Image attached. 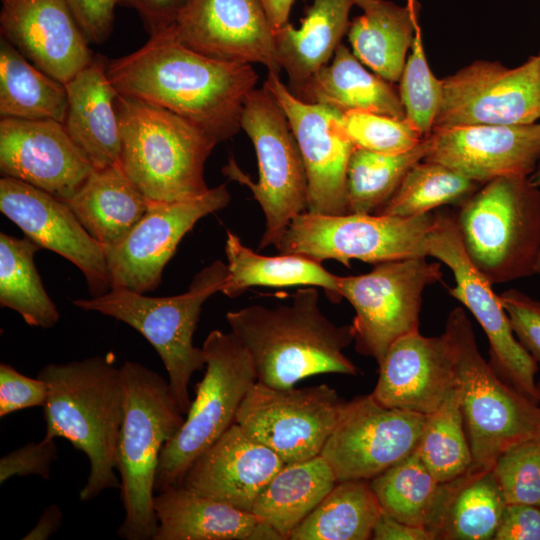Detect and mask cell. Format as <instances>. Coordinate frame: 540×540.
I'll return each instance as SVG.
<instances>
[{
	"mask_svg": "<svg viewBox=\"0 0 540 540\" xmlns=\"http://www.w3.org/2000/svg\"><path fill=\"white\" fill-rule=\"evenodd\" d=\"M107 75L120 95L165 108L217 143L241 129L245 101L258 80L251 64L218 61L188 48L173 26L107 63Z\"/></svg>",
	"mask_w": 540,
	"mask_h": 540,
	"instance_id": "1",
	"label": "cell"
},
{
	"mask_svg": "<svg viewBox=\"0 0 540 540\" xmlns=\"http://www.w3.org/2000/svg\"><path fill=\"white\" fill-rule=\"evenodd\" d=\"M226 320L248 350L257 381L264 385L287 389L318 374L358 373L343 353L354 341L352 327L338 326L322 313L316 287L298 289L289 304L229 311Z\"/></svg>",
	"mask_w": 540,
	"mask_h": 540,
	"instance_id": "2",
	"label": "cell"
},
{
	"mask_svg": "<svg viewBox=\"0 0 540 540\" xmlns=\"http://www.w3.org/2000/svg\"><path fill=\"white\" fill-rule=\"evenodd\" d=\"M37 377L48 385L42 407L45 436L68 440L89 460L90 471L80 500L90 501L107 489L120 488L115 455L125 394L114 355L50 363Z\"/></svg>",
	"mask_w": 540,
	"mask_h": 540,
	"instance_id": "3",
	"label": "cell"
},
{
	"mask_svg": "<svg viewBox=\"0 0 540 540\" xmlns=\"http://www.w3.org/2000/svg\"><path fill=\"white\" fill-rule=\"evenodd\" d=\"M120 369L125 398L115 468L120 475L124 519L117 534L125 540H153L160 454L181 429L185 415L169 381L159 373L132 361H125Z\"/></svg>",
	"mask_w": 540,
	"mask_h": 540,
	"instance_id": "4",
	"label": "cell"
},
{
	"mask_svg": "<svg viewBox=\"0 0 540 540\" xmlns=\"http://www.w3.org/2000/svg\"><path fill=\"white\" fill-rule=\"evenodd\" d=\"M122 169L150 201L173 202L204 195L205 163L217 142L181 116L118 95Z\"/></svg>",
	"mask_w": 540,
	"mask_h": 540,
	"instance_id": "5",
	"label": "cell"
},
{
	"mask_svg": "<svg viewBox=\"0 0 540 540\" xmlns=\"http://www.w3.org/2000/svg\"><path fill=\"white\" fill-rule=\"evenodd\" d=\"M226 276L227 264L217 260L199 271L189 289L176 296L149 297L116 286L105 294L74 300L73 304L120 320L142 334L159 354L173 396L186 416L192 403L191 377L206 365L203 349L193 345V335L202 305L221 292Z\"/></svg>",
	"mask_w": 540,
	"mask_h": 540,
	"instance_id": "6",
	"label": "cell"
},
{
	"mask_svg": "<svg viewBox=\"0 0 540 540\" xmlns=\"http://www.w3.org/2000/svg\"><path fill=\"white\" fill-rule=\"evenodd\" d=\"M455 214L468 257L491 284L536 274L540 188L529 177L492 179L462 202Z\"/></svg>",
	"mask_w": 540,
	"mask_h": 540,
	"instance_id": "7",
	"label": "cell"
},
{
	"mask_svg": "<svg viewBox=\"0 0 540 540\" xmlns=\"http://www.w3.org/2000/svg\"><path fill=\"white\" fill-rule=\"evenodd\" d=\"M444 332L454 351L473 464L491 470L510 445L540 436V405L506 383L486 362L463 308L456 307L449 313Z\"/></svg>",
	"mask_w": 540,
	"mask_h": 540,
	"instance_id": "8",
	"label": "cell"
},
{
	"mask_svg": "<svg viewBox=\"0 0 540 540\" xmlns=\"http://www.w3.org/2000/svg\"><path fill=\"white\" fill-rule=\"evenodd\" d=\"M202 349L205 373L181 429L161 451L156 493L181 483L194 460L235 423L243 399L257 382L253 360L232 331H211Z\"/></svg>",
	"mask_w": 540,
	"mask_h": 540,
	"instance_id": "9",
	"label": "cell"
},
{
	"mask_svg": "<svg viewBox=\"0 0 540 540\" xmlns=\"http://www.w3.org/2000/svg\"><path fill=\"white\" fill-rule=\"evenodd\" d=\"M241 129L251 139L259 178L252 182L233 159L224 174L247 186L265 215V231L258 251L276 246L289 223L307 208V177L302 155L289 121L274 95L264 85L248 95Z\"/></svg>",
	"mask_w": 540,
	"mask_h": 540,
	"instance_id": "10",
	"label": "cell"
},
{
	"mask_svg": "<svg viewBox=\"0 0 540 540\" xmlns=\"http://www.w3.org/2000/svg\"><path fill=\"white\" fill-rule=\"evenodd\" d=\"M434 212L398 217L379 214L321 215L302 212L275 246L317 262L333 259L350 267L353 259L377 264L428 257L426 239Z\"/></svg>",
	"mask_w": 540,
	"mask_h": 540,
	"instance_id": "11",
	"label": "cell"
},
{
	"mask_svg": "<svg viewBox=\"0 0 540 540\" xmlns=\"http://www.w3.org/2000/svg\"><path fill=\"white\" fill-rule=\"evenodd\" d=\"M427 257L375 264L361 275L338 276V292L355 310L351 324L358 353L379 364L400 337L417 331L426 287L442 278L441 262Z\"/></svg>",
	"mask_w": 540,
	"mask_h": 540,
	"instance_id": "12",
	"label": "cell"
},
{
	"mask_svg": "<svg viewBox=\"0 0 540 540\" xmlns=\"http://www.w3.org/2000/svg\"><path fill=\"white\" fill-rule=\"evenodd\" d=\"M426 247L428 257L448 266L453 274L454 286L447 288L449 295L471 312L485 332L492 368L519 393L540 404L535 381L538 364L515 337L492 284L468 257L454 212H434Z\"/></svg>",
	"mask_w": 540,
	"mask_h": 540,
	"instance_id": "13",
	"label": "cell"
},
{
	"mask_svg": "<svg viewBox=\"0 0 540 540\" xmlns=\"http://www.w3.org/2000/svg\"><path fill=\"white\" fill-rule=\"evenodd\" d=\"M346 401L327 384L278 389L256 382L235 423L287 463L321 454Z\"/></svg>",
	"mask_w": 540,
	"mask_h": 540,
	"instance_id": "14",
	"label": "cell"
},
{
	"mask_svg": "<svg viewBox=\"0 0 540 540\" xmlns=\"http://www.w3.org/2000/svg\"><path fill=\"white\" fill-rule=\"evenodd\" d=\"M442 82V101L433 129L525 125L540 120L538 55L515 68L499 62L475 61Z\"/></svg>",
	"mask_w": 540,
	"mask_h": 540,
	"instance_id": "15",
	"label": "cell"
},
{
	"mask_svg": "<svg viewBox=\"0 0 540 540\" xmlns=\"http://www.w3.org/2000/svg\"><path fill=\"white\" fill-rule=\"evenodd\" d=\"M426 415L384 406L369 394L345 403L321 456L338 482L371 480L413 453Z\"/></svg>",
	"mask_w": 540,
	"mask_h": 540,
	"instance_id": "16",
	"label": "cell"
},
{
	"mask_svg": "<svg viewBox=\"0 0 540 540\" xmlns=\"http://www.w3.org/2000/svg\"><path fill=\"white\" fill-rule=\"evenodd\" d=\"M225 184L182 201H150L143 217L119 243L104 247L112 287L155 290L184 235L203 217L228 205Z\"/></svg>",
	"mask_w": 540,
	"mask_h": 540,
	"instance_id": "17",
	"label": "cell"
},
{
	"mask_svg": "<svg viewBox=\"0 0 540 540\" xmlns=\"http://www.w3.org/2000/svg\"><path fill=\"white\" fill-rule=\"evenodd\" d=\"M264 86L281 105L298 143L307 177V212L347 214V167L354 149L340 127L341 112L296 97L268 73Z\"/></svg>",
	"mask_w": 540,
	"mask_h": 540,
	"instance_id": "18",
	"label": "cell"
},
{
	"mask_svg": "<svg viewBox=\"0 0 540 540\" xmlns=\"http://www.w3.org/2000/svg\"><path fill=\"white\" fill-rule=\"evenodd\" d=\"M173 28L182 44L209 58L258 63L278 75L282 69L262 0H189Z\"/></svg>",
	"mask_w": 540,
	"mask_h": 540,
	"instance_id": "19",
	"label": "cell"
},
{
	"mask_svg": "<svg viewBox=\"0 0 540 540\" xmlns=\"http://www.w3.org/2000/svg\"><path fill=\"white\" fill-rule=\"evenodd\" d=\"M0 211L40 248L51 250L78 267L94 296L111 289L103 246L64 201L21 180L3 176Z\"/></svg>",
	"mask_w": 540,
	"mask_h": 540,
	"instance_id": "20",
	"label": "cell"
},
{
	"mask_svg": "<svg viewBox=\"0 0 540 540\" xmlns=\"http://www.w3.org/2000/svg\"><path fill=\"white\" fill-rule=\"evenodd\" d=\"M95 167L71 139L63 123L1 118L0 170L66 201Z\"/></svg>",
	"mask_w": 540,
	"mask_h": 540,
	"instance_id": "21",
	"label": "cell"
},
{
	"mask_svg": "<svg viewBox=\"0 0 540 540\" xmlns=\"http://www.w3.org/2000/svg\"><path fill=\"white\" fill-rule=\"evenodd\" d=\"M425 161L484 184L502 176L529 177L540 162V122L433 129Z\"/></svg>",
	"mask_w": 540,
	"mask_h": 540,
	"instance_id": "22",
	"label": "cell"
},
{
	"mask_svg": "<svg viewBox=\"0 0 540 540\" xmlns=\"http://www.w3.org/2000/svg\"><path fill=\"white\" fill-rule=\"evenodd\" d=\"M378 365L371 395L387 407L429 415L458 386L454 351L445 332L436 337L419 330L408 333L389 347Z\"/></svg>",
	"mask_w": 540,
	"mask_h": 540,
	"instance_id": "23",
	"label": "cell"
},
{
	"mask_svg": "<svg viewBox=\"0 0 540 540\" xmlns=\"http://www.w3.org/2000/svg\"><path fill=\"white\" fill-rule=\"evenodd\" d=\"M1 37L37 68L67 84L93 55L65 0H1Z\"/></svg>",
	"mask_w": 540,
	"mask_h": 540,
	"instance_id": "24",
	"label": "cell"
},
{
	"mask_svg": "<svg viewBox=\"0 0 540 540\" xmlns=\"http://www.w3.org/2000/svg\"><path fill=\"white\" fill-rule=\"evenodd\" d=\"M285 462L237 423L191 464L179 485L245 512Z\"/></svg>",
	"mask_w": 540,
	"mask_h": 540,
	"instance_id": "25",
	"label": "cell"
},
{
	"mask_svg": "<svg viewBox=\"0 0 540 540\" xmlns=\"http://www.w3.org/2000/svg\"><path fill=\"white\" fill-rule=\"evenodd\" d=\"M153 540H282L251 512L201 496L183 485L154 497Z\"/></svg>",
	"mask_w": 540,
	"mask_h": 540,
	"instance_id": "26",
	"label": "cell"
},
{
	"mask_svg": "<svg viewBox=\"0 0 540 540\" xmlns=\"http://www.w3.org/2000/svg\"><path fill=\"white\" fill-rule=\"evenodd\" d=\"M67 111L63 122L71 139L95 169L120 162L121 136L116 99L119 95L107 75V62L95 57L67 84Z\"/></svg>",
	"mask_w": 540,
	"mask_h": 540,
	"instance_id": "27",
	"label": "cell"
},
{
	"mask_svg": "<svg viewBox=\"0 0 540 540\" xmlns=\"http://www.w3.org/2000/svg\"><path fill=\"white\" fill-rule=\"evenodd\" d=\"M352 5L353 0H312L298 28L288 23L274 32L277 59L295 96L334 55L347 33Z\"/></svg>",
	"mask_w": 540,
	"mask_h": 540,
	"instance_id": "28",
	"label": "cell"
},
{
	"mask_svg": "<svg viewBox=\"0 0 540 540\" xmlns=\"http://www.w3.org/2000/svg\"><path fill=\"white\" fill-rule=\"evenodd\" d=\"M65 203L104 248L125 238L147 211L150 200L118 163L94 169Z\"/></svg>",
	"mask_w": 540,
	"mask_h": 540,
	"instance_id": "29",
	"label": "cell"
},
{
	"mask_svg": "<svg viewBox=\"0 0 540 540\" xmlns=\"http://www.w3.org/2000/svg\"><path fill=\"white\" fill-rule=\"evenodd\" d=\"M296 97L341 113L365 110L405 118L399 91L391 82L367 71L342 43L335 50L332 62L321 67Z\"/></svg>",
	"mask_w": 540,
	"mask_h": 540,
	"instance_id": "30",
	"label": "cell"
},
{
	"mask_svg": "<svg viewBox=\"0 0 540 540\" xmlns=\"http://www.w3.org/2000/svg\"><path fill=\"white\" fill-rule=\"evenodd\" d=\"M460 477L439 482L415 450L371 479L370 485L385 513L406 524L426 528L437 539Z\"/></svg>",
	"mask_w": 540,
	"mask_h": 540,
	"instance_id": "31",
	"label": "cell"
},
{
	"mask_svg": "<svg viewBox=\"0 0 540 540\" xmlns=\"http://www.w3.org/2000/svg\"><path fill=\"white\" fill-rule=\"evenodd\" d=\"M227 276L221 292L230 298L250 287H320L331 302L341 300L338 276L328 272L320 262L295 254L264 256L246 247L240 238L227 230L225 243Z\"/></svg>",
	"mask_w": 540,
	"mask_h": 540,
	"instance_id": "32",
	"label": "cell"
},
{
	"mask_svg": "<svg viewBox=\"0 0 540 540\" xmlns=\"http://www.w3.org/2000/svg\"><path fill=\"white\" fill-rule=\"evenodd\" d=\"M338 480L321 456L284 464L258 495L251 513L282 538L318 506Z\"/></svg>",
	"mask_w": 540,
	"mask_h": 540,
	"instance_id": "33",
	"label": "cell"
},
{
	"mask_svg": "<svg viewBox=\"0 0 540 540\" xmlns=\"http://www.w3.org/2000/svg\"><path fill=\"white\" fill-rule=\"evenodd\" d=\"M418 9L375 0L349 24L347 36L353 54L381 78L399 81L419 27Z\"/></svg>",
	"mask_w": 540,
	"mask_h": 540,
	"instance_id": "34",
	"label": "cell"
},
{
	"mask_svg": "<svg viewBox=\"0 0 540 540\" xmlns=\"http://www.w3.org/2000/svg\"><path fill=\"white\" fill-rule=\"evenodd\" d=\"M65 84L28 61L6 39H0V115L63 123L67 111Z\"/></svg>",
	"mask_w": 540,
	"mask_h": 540,
	"instance_id": "35",
	"label": "cell"
},
{
	"mask_svg": "<svg viewBox=\"0 0 540 540\" xmlns=\"http://www.w3.org/2000/svg\"><path fill=\"white\" fill-rule=\"evenodd\" d=\"M382 511L370 480L340 481L292 531L289 539H371Z\"/></svg>",
	"mask_w": 540,
	"mask_h": 540,
	"instance_id": "36",
	"label": "cell"
},
{
	"mask_svg": "<svg viewBox=\"0 0 540 540\" xmlns=\"http://www.w3.org/2000/svg\"><path fill=\"white\" fill-rule=\"evenodd\" d=\"M39 249L27 237L0 234V305L16 311L30 326L51 328L60 314L34 263Z\"/></svg>",
	"mask_w": 540,
	"mask_h": 540,
	"instance_id": "37",
	"label": "cell"
},
{
	"mask_svg": "<svg viewBox=\"0 0 540 540\" xmlns=\"http://www.w3.org/2000/svg\"><path fill=\"white\" fill-rule=\"evenodd\" d=\"M506 504L492 469L484 470L473 464L460 477L437 539H493Z\"/></svg>",
	"mask_w": 540,
	"mask_h": 540,
	"instance_id": "38",
	"label": "cell"
},
{
	"mask_svg": "<svg viewBox=\"0 0 540 540\" xmlns=\"http://www.w3.org/2000/svg\"><path fill=\"white\" fill-rule=\"evenodd\" d=\"M428 147V137L400 154L354 147L347 167V212L375 214L393 196L408 171L424 160Z\"/></svg>",
	"mask_w": 540,
	"mask_h": 540,
	"instance_id": "39",
	"label": "cell"
},
{
	"mask_svg": "<svg viewBox=\"0 0 540 540\" xmlns=\"http://www.w3.org/2000/svg\"><path fill=\"white\" fill-rule=\"evenodd\" d=\"M481 185L442 164L422 160L375 214L413 217L445 205L459 206Z\"/></svg>",
	"mask_w": 540,
	"mask_h": 540,
	"instance_id": "40",
	"label": "cell"
},
{
	"mask_svg": "<svg viewBox=\"0 0 540 540\" xmlns=\"http://www.w3.org/2000/svg\"><path fill=\"white\" fill-rule=\"evenodd\" d=\"M425 466L439 482L452 481L473 465L457 386L435 412L426 415L416 447Z\"/></svg>",
	"mask_w": 540,
	"mask_h": 540,
	"instance_id": "41",
	"label": "cell"
},
{
	"mask_svg": "<svg viewBox=\"0 0 540 540\" xmlns=\"http://www.w3.org/2000/svg\"><path fill=\"white\" fill-rule=\"evenodd\" d=\"M399 84L405 119L424 138L428 137L442 101L443 82L435 77L428 66L420 26L416 29Z\"/></svg>",
	"mask_w": 540,
	"mask_h": 540,
	"instance_id": "42",
	"label": "cell"
},
{
	"mask_svg": "<svg viewBox=\"0 0 540 540\" xmlns=\"http://www.w3.org/2000/svg\"><path fill=\"white\" fill-rule=\"evenodd\" d=\"M340 127L354 147L381 154L407 152L424 139L405 118L365 110L342 113Z\"/></svg>",
	"mask_w": 540,
	"mask_h": 540,
	"instance_id": "43",
	"label": "cell"
},
{
	"mask_svg": "<svg viewBox=\"0 0 540 540\" xmlns=\"http://www.w3.org/2000/svg\"><path fill=\"white\" fill-rule=\"evenodd\" d=\"M492 471L506 503L540 507V436L510 445Z\"/></svg>",
	"mask_w": 540,
	"mask_h": 540,
	"instance_id": "44",
	"label": "cell"
},
{
	"mask_svg": "<svg viewBox=\"0 0 540 540\" xmlns=\"http://www.w3.org/2000/svg\"><path fill=\"white\" fill-rule=\"evenodd\" d=\"M499 298L515 337L540 365V301L517 289H508Z\"/></svg>",
	"mask_w": 540,
	"mask_h": 540,
	"instance_id": "45",
	"label": "cell"
},
{
	"mask_svg": "<svg viewBox=\"0 0 540 540\" xmlns=\"http://www.w3.org/2000/svg\"><path fill=\"white\" fill-rule=\"evenodd\" d=\"M48 396L45 381L28 377L13 366L0 365V417L36 406L43 407Z\"/></svg>",
	"mask_w": 540,
	"mask_h": 540,
	"instance_id": "46",
	"label": "cell"
},
{
	"mask_svg": "<svg viewBox=\"0 0 540 540\" xmlns=\"http://www.w3.org/2000/svg\"><path fill=\"white\" fill-rule=\"evenodd\" d=\"M57 458L55 438L44 436L40 442H29L0 459V483L13 476H50V468Z\"/></svg>",
	"mask_w": 540,
	"mask_h": 540,
	"instance_id": "47",
	"label": "cell"
},
{
	"mask_svg": "<svg viewBox=\"0 0 540 540\" xmlns=\"http://www.w3.org/2000/svg\"><path fill=\"white\" fill-rule=\"evenodd\" d=\"M89 42L100 44L110 35L117 0H65Z\"/></svg>",
	"mask_w": 540,
	"mask_h": 540,
	"instance_id": "48",
	"label": "cell"
},
{
	"mask_svg": "<svg viewBox=\"0 0 540 540\" xmlns=\"http://www.w3.org/2000/svg\"><path fill=\"white\" fill-rule=\"evenodd\" d=\"M494 540H540V507L507 503Z\"/></svg>",
	"mask_w": 540,
	"mask_h": 540,
	"instance_id": "49",
	"label": "cell"
},
{
	"mask_svg": "<svg viewBox=\"0 0 540 540\" xmlns=\"http://www.w3.org/2000/svg\"><path fill=\"white\" fill-rule=\"evenodd\" d=\"M189 0H117L118 5L131 7L141 17L150 35L173 26Z\"/></svg>",
	"mask_w": 540,
	"mask_h": 540,
	"instance_id": "50",
	"label": "cell"
},
{
	"mask_svg": "<svg viewBox=\"0 0 540 540\" xmlns=\"http://www.w3.org/2000/svg\"><path fill=\"white\" fill-rule=\"evenodd\" d=\"M371 539L435 540V536L426 528L406 524L382 511L374 526Z\"/></svg>",
	"mask_w": 540,
	"mask_h": 540,
	"instance_id": "51",
	"label": "cell"
},
{
	"mask_svg": "<svg viewBox=\"0 0 540 540\" xmlns=\"http://www.w3.org/2000/svg\"><path fill=\"white\" fill-rule=\"evenodd\" d=\"M61 524V509L58 505L51 504L43 510L37 524L22 539L47 540L59 530Z\"/></svg>",
	"mask_w": 540,
	"mask_h": 540,
	"instance_id": "52",
	"label": "cell"
},
{
	"mask_svg": "<svg viewBox=\"0 0 540 540\" xmlns=\"http://www.w3.org/2000/svg\"><path fill=\"white\" fill-rule=\"evenodd\" d=\"M262 2L274 32L289 23V14L295 0H262Z\"/></svg>",
	"mask_w": 540,
	"mask_h": 540,
	"instance_id": "53",
	"label": "cell"
},
{
	"mask_svg": "<svg viewBox=\"0 0 540 540\" xmlns=\"http://www.w3.org/2000/svg\"><path fill=\"white\" fill-rule=\"evenodd\" d=\"M529 180L534 186L540 188V162L534 172L529 176Z\"/></svg>",
	"mask_w": 540,
	"mask_h": 540,
	"instance_id": "54",
	"label": "cell"
},
{
	"mask_svg": "<svg viewBox=\"0 0 540 540\" xmlns=\"http://www.w3.org/2000/svg\"><path fill=\"white\" fill-rule=\"evenodd\" d=\"M375 0H353L354 4L360 7L363 11L369 8Z\"/></svg>",
	"mask_w": 540,
	"mask_h": 540,
	"instance_id": "55",
	"label": "cell"
},
{
	"mask_svg": "<svg viewBox=\"0 0 540 540\" xmlns=\"http://www.w3.org/2000/svg\"><path fill=\"white\" fill-rule=\"evenodd\" d=\"M407 5L412 7V8H415V7L419 6L417 0H407Z\"/></svg>",
	"mask_w": 540,
	"mask_h": 540,
	"instance_id": "56",
	"label": "cell"
},
{
	"mask_svg": "<svg viewBox=\"0 0 540 540\" xmlns=\"http://www.w3.org/2000/svg\"><path fill=\"white\" fill-rule=\"evenodd\" d=\"M535 272H536V274L540 275V256H539L537 264H536Z\"/></svg>",
	"mask_w": 540,
	"mask_h": 540,
	"instance_id": "57",
	"label": "cell"
},
{
	"mask_svg": "<svg viewBox=\"0 0 540 540\" xmlns=\"http://www.w3.org/2000/svg\"><path fill=\"white\" fill-rule=\"evenodd\" d=\"M537 390H538L539 403H540V380L537 382Z\"/></svg>",
	"mask_w": 540,
	"mask_h": 540,
	"instance_id": "58",
	"label": "cell"
},
{
	"mask_svg": "<svg viewBox=\"0 0 540 540\" xmlns=\"http://www.w3.org/2000/svg\"><path fill=\"white\" fill-rule=\"evenodd\" d=\"M538 56H539V60H540V53H539V55H538Z\"/></svg>",
	"mask_w": 540,
	"mask_h": 540,
	"instance_id": "59",
	"label": "cell"
}]
</instances>
